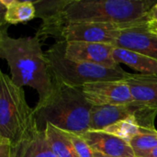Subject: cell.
<instances>
[{
    "instance_id": "1",
    "label": "cell",
    "mask_w": 157,
    "mask_h": 157,
    "mask_svg": "<svg viewBox=\"0 0 157 157\" xmlns=\"http://www.w3.org/2000/svg\"><path fill=\"white\" fill-rule=\"evenodd\" d=\"M41 8L43 21L38 37L52 36L70 23L139 25L151 23L148 14L155 5L148 0H63Z\"/></svg>"
},
{
    "instance_id": "2",
    "label": "cell",
    "mask_w": 157,
    "mask_h": 157,
    "mask_svg": "<svg viewBox=\"0 0 157 157\" xmlns=\"http://www.w3.org/2000/svg\"><path fill=\"white\" fill-rule=\"evenodd\" d=\"M0 56L10 69V78L19 87L30 86L38 95L37 104L43 102L51 94L53 79L40 38H12L6 29L0 32Z\"/></svg>"
},
{
    "instance_id": "3",
    "label": "cell",
    "mask_w": 157,
    "mask_h": 157,
    "mask_svg": "<svg viewBox=\"0 0 157 157\" xmlns=\"http://www.w3.org/2000/svg\"><path fill=\"white\" fill-rule=\"evenodd\" d=\"M53 79L50 96L34 109L38 126L51 123L68 132L83 134L89 131L93 105L85 97L82 88L68 86Z\"/></svg>"
},
{
    "instance_id": "4",
    "label": "cell",
    "mask_w": 157,
    "mask_h": 157,
    "mask_svg": "<svg viewBox=\"0 0 157 157\" xmlns=\"http://www.w3.org/2000/svg\"><path fill=\"white\" fill-rule=\"evenodd\" d=\"M34 109L26 101L23 87L0 73V138L7 139L12 149L39 130Z\"/></svg>"
},
{
    "instance_id": "5",
    "label": "cell",
    "mask_w": 157,
    "mask_h": 157,
    "mask_svg": "<svg viewBox=\"0 0 157 157\" xmlns=\"http://www.w3.org/2000/svg\"><path fill=\"white\" fill-rule=\"evenodd\" d=\"M65 44L63 41H57L45 52L52 78L68 86L81 88L86 84L99 81H121L132 75L121 66L109 68L70 60L64 55Z\"/></svg>"
},
{
    "instance_id": "6",
    "label": "cell",
    "mask_w": 157,
    "mask_h": 157,
    "mask_svg": "<svg viewBox=\"0 0 157 157\" xmlns=\"http://www.w3.org/2000/svg\"><path fill=\"white\" fill-rule=\"evenodd\" d=\"M157 109L148 108L136 101L116 106H93L90 115L89 131H104L108 127L128 119H135L142 127L155 132V120Z\"/></svg>"
},
{
    "instance_id": "7",
    "label": "cell",
    "mask_w": 157,
    "mask_h": 157,
    "mask_svg": "<svg viewBox=\"0 0 157 157\" xmlns=\"http://www.w3.org/2000/svg\"><path fill=\"white\" fill-rule=\"evenodd\" d=\"M143 25V24H139ZM136 25H118L110 23H70L62 27L54 38L63 42H92L113 45L118 31Z\"/></svg>"
},
{
    "instance_id": "8",
    "label": "cell",
    "mask_w": 157,
    "mask_h": 157,
    "mask_svg": "<svg viewBox=\"0 0 157 157\" xmlns=\"http://www.w3.org/2000/svg\"><path fill=\"white\" fill-rule=\"evenodd\" d=\"M82 91L93 106H116L133 102L129 86L121 81H99L84 85Z\"/></svg>"
},
{
    "instance_id": "9",
    "label": "cell",
    "mask_w": 157,
    "mask_h": 157,
    "mask_svg": "<svg viewBox=\"0 0 157 157\" xmlns=\"http://www.w3.org/2000/svg\"><path fill=\"white\" fill-rule=\"evenodd\" d=\"M113 46L157 60V33L151 29L150 23L120 29Z\"/></svg>"
},
{
    "instance_id": "10",
    "label": "cell",
    "mask_w": 157,
    "mask_h": 157,
    "mask_svg": "<svg viewBox=\"0 0 157 157\" xmlns=\"http://www.w3.org/2000/svg\"><path fill=\"white\" fill-rule=\"evenodd\" d=\"M66 43V42H65ZM115 47L106 43L67 42L64 55L66 58L78 62H85L109 68L120 66L113 57Z\"/></svg>"
},
{
    "instance_id": "11",
    "label": "cell",
    "mask_w": 157,
    "mask_h": 157,
    "mask_svg": "<svg viewBox=\"0 0 157 157\" xmlns=\"http://www.w3.org/2000/svg\"><path fill=\"white\" fill-rule=\"evenodd\" d=\"M91 149L107 157H136L130 144L105 131H87L81 134Z\"/></svg>"
},
{
    "instance_id": "12",
    "label": "cell",
    "mask_w": 157,
    "mask_h": 157,
    "mask_svg": "<svg viewBox=\"0 0 157 157\" xmlns=\"http://www.w3.org/2000/svg\"><path fill=\"white\" fill-rule=\"evenodd\" d=\"M129 86L133 100L148 108L157 109V75L132 74L124 80Z\"/></svg>"
},
{
    "instance_id": "13",
    "label": "cell",
    "mask_w": 157,
    "mask_h": 157,
    "mask_svg": "<svg viewBox=\"0 0 157 157\" xmlns=\"http://www.w3.org/2000/svg\"><path fill=\"white\" fill-rule=\"evenodd\" d=\"M13 157H57L45 133L39 129L33 135L13 149Z\"/></svg>"
},
{
    "instance_id": "14",
    "label": "cell",
    "mask_w": 157,
    "mask_h": 157,
    "mask_svg": "<svg viewBox=\"0 0 157 157\" xmlns=\"http://www.w3.org/2000/svg\"><path fill=\"white\" fill-rule=\"evenodd\" d=\"M3 20L6 24L26 23L37 16L34 2L26 0H0Z\"/></svg>"
},
{
    "instance_id": "15",
    "label": "cell",
    "mask_w": 157,
    "mask_h": 157,
    "mask_svg": "<svg viewBox=\"0 0 157 157\" xmlns=\"http://www.w3.org/2000/svg\"><path fill=\"white\" fill-rule=\"evenodd\" d=\"M113 57L117 63H124L125 65L140 72L141 75H156L157 60L146 55L115 47Z\"/></svg>"
},
{
    "instance_id": "16",
    "label": "cell",
    "mask_w": 157,
    "mask_h": 157,
    "mask_svg": "<svg viewBox=\"0 0 157 157\" xmlns=\"http://www.w3.org/2000/svg\"><path fill=\"white\" fill-rule=\"evenodd\" d=\"M45 133L47 140L57 157H79L67 133L51 123H46Z\"/></svg>"
},
{
    "instance_id": "17",
    "label": "cell",
    "mask_w": 157,
    "mask_h": 157,
    "mask_svg": "<svg viewBox=\"0 0 157 157\" xmlns=\"http://www.w3.org/2000/svg\"><path fill=\"white\" fill-rule=\"evenodd\" d=\"M107 132H109L113 135H116L128 143L136 135L140 133H151L147 131H145L142 125L139 123V121L135 119H128L125 121H119L107 129L104 130Z\"/></svg>"
},
{
    "instance_id": "18",
    "label": "cell",
    "mask_w": 157,
    "mask_h": 157,
    "mask_svg": "<svg viewBox=\"0 0 157 157\" xmlns=\"http://www.w3.org/2000/svg\"><path fill=\"white\" fill-rule=\"evenodd\" d=\"M135 156L142 157L157 146V132L151 133H140L130 142Z\"/></svg>"
},
{
    "instance_id": "19",
    "label": "cell",
    "mask_w": 157,
    "mask_h": 157,
    "mask_svg": "<svg viewBox=\"0 0 157 157\" xmlns=\"http://www.w3.org/2000/svg\"><path fill=\"white\" fill-rule=\"evenodd\" d=\"M74 144V147L79 157H94V151L81 134L65 132Z\"/></svg>"
},
{
    "instance_id": "20",
    "label": "cell",
    "mask_w": 157,
    "mask_h": 157,
    "mask_svg": "<svg viewBox=\"0 0 157 157\" xmlns=\"http://www.w3.org/2000/svg\"><path fill=\"white\" fill-rule=\"evenodd\" d=\"M0 157H13L12 144L5 138H0Z\"/></svg>"
},
{
    "instance_id": "21",
    "label": "cell",
    "mask_w": 157,
    "mask_h": 157,
    "mask_svg": "<svg viewBox=\"0 0 157 157\" xmlns=\"http://www.w3.org/2000/svg\"><path fill=\"white\" fill-rule=\"evenodd\" d=\"M149 19L151 22H157V2L155 5L151 8L149 14H148Z\"/></svg>"
},
{
    "instance_id": "22",
    "label": "cell",
    "mask_w": 157,
    "mask_h": 157,
    "mask_svg": "<svg viewBox=\"0 0 157 157\" xmlns=\"http://www.w3.org/2000/svg\"><path fill=\"white\" fill-rule=\"evenodd\" d=\"M142 157H157V146L155 148H154L152 151H150L149 153L144 155Z\"/></svg>"
},
{
    "instance_id": "23",
    "label": "cell",
    "mask_w": 157,
    "mask_h": 157,
    "mask_svg": "<svg viewBox=\"0 0 157 157\" xmlns=\"http://www.w3.org/2000/svg\"><path fill=\"white\" fill-rule=\"evenodd\" d=\"M150 27H151L152 29L157 30V22H151L150 23Z\"/></svg>"
},
{
    "instance_id": "24",
    "label": "cell",
    "mask_w": 157,
    "mask_h": 157,
    "mask_svg": "<svg viewBox=\"0 0 157 157\" xmlns=\"http://www.w3.org/2000/svg\"><path fill=\"white\" fill-rule=\"evenodd\" d=\"M94 157H107V156H105V155H101V154H98V153L94 152Z\"/></svg>"
},
{
    "instance_id": "25",
    "label": "cell",
    "mask_w": 157,
    "mask_h": 157,
    "mask_svg": "<svg viewBox=\"0 0 157 157\" xmlns=\"http://www.w3.org/2000/svg\"><path fill=\"white\" fill-rule=\"evenodd\" d=\"M153 30H154V29H153ZM154 31H155V32H156V33H157V30H154Z\"/></svg>"
}]
</instances>
